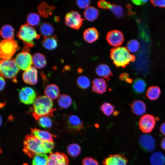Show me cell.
<instances>
[{
  "instance_id": "1",
  "label": "cell",
  "mask_w": 165,
  "mask_h": 165,
  "mask_svg": "<svg viewBox=\"0 0 165 165\" xmlns=\"http://www.w3.org/2000/svg\"><path fill=\"white\" fill-rule=\"evenodd\" d=\"M54 144L41 140L32 134L27 135L24 141L23 152L31 158L37 155L51 153Z\"/></svg>"
},
{
  "instance_id": "2",
  "label": "cell",
  "mask_w": 165,
  "mask_h": 165,
  "mask_svg": "<svg viewBox=\"0 0 165 165\" xmlns=\"http://www.w3.org/2000/svg\"><path fill=\"white\" fill-rule=\"evenodd\" d=\"M53 107L52 99L45 95L39 96L37 97L30 110L36 119L42 116H53V112L56 110Z\"/></svg>"
},
{
  "instance_id": "3",
  "label": "cell",
  "mask_w": 165,
  "mask_h": 165,
  "mask_svg": "<svg viewBox=\"0 0 165 165\" xmlns=\"http://www.w3.org/2000/svg\"><path fill=\"white\" fill-rule=\"evenodd\" d=\"M110 57L117 68H125L130 62L134 61L135 58L131 54L127 48L117 47L112 49Z\"/></svg>"
},
{
  "instance_id": "4",
  "label": "cell",
  "mask_w": 165,
  "mask_h": 165,
  "mask_svg": "<svg viewBox=\"0 0 165 165\" xmlns=\"http://www.w3.org/2000/svg\"><path fill=\"white\" fill-rule=\"evenodd\" d=\"M17 36L27 46L29 47L33 46L34 40L40 36L37 34L35 29L28 23L20 26Z\"/></svg>"
},
{
  "instance_id": "5",
  "label": "cell",
  "mask_w": 165,
  "mask_h": 165,
  "mask_svg": "<svg viewBox=\"0 0 165 165\" xmlns=\"http://www.w3.org/2000/svg\"><path fill=\"white\" fill-rule=\"evenodd\" d=\"M1 76L16 82V76L19 72V68L16 65L14 60L9 59L0 61Z\"/></svg>"
},
{
  "instance_id": "6",
  "label": "cell",
  "mask_w": 165,
  "mask_h": 165,
  "mask_svg": "<svg viewBox=\"0 0 165 165\" xmlns=\"http://www.w3.org/2000/svg\"><path fill=\"white\" fill-rule=\"evenodd\" d=\"M19 48L16 41L12 39L2 40L0 44V56L2 60L10 59Z\"/></svg>"
},
{
  "instance_id": "7",
  "label": "cell",
  "mask_w": 165,
  "mask_h": 165,
  "mask_svg": "<svg viewBox=\"0 0 165 165\" xmlns=\"http://www.w3.org/2000/svg\"><path fill=\"white\" fill-rule=\"evenodd\" d=\"M64 123L69 132H80L84 126L83 121L77 116L72 114L64 116Z\"/></svg>"
},
{
  "instance_id": "8",
  "label": "cell",
  "mask_w": 165,
  "mask_h": 165,
  "mask_svg": "<svg viewBox=\"0 0 165 165\" xmlns=\"http://www.w3.org/2000/svg\"><path fill=\"white\" fill-rule=\"evenodd\" d=\"M14 60L19 69L24 71L31 67L32 64V56L27 51L18 53Z\"/></svg>"
},
{
  "instance_id": "9",
  "label": "cell",
  "mask_w": 165,
  "mask_h": 165,
  "mask_svg": "<svg viewBox=\"0 0 165 165\" xmlns=\"http://www.w3.org/2000/svg\"><path fill=\"white\" fill-rule=\"evenodd\" d=\"M84 20L77 12L72 11L68 13L65 17V22L68 26L79 29L81 26Z\"/></svg>"
},
{
  "instance_id": "10",
  "label": "cell",
  "mask_w": 165,
  "mask_h": 165,
  "mask_svg": "<svg viewBox=\"0 0 165 165\" xmlns=\"http://www.w3.org/2000/svg\"><path fill=\"white\" fill-rule=\"evenodd\" d=\"M154 117L146 114L140 119L139 125L140 130L144 133L148 134L151 132L154 128L156 123Z\"/></svg>"
},
{
  "instance_id": "11",
  "label": "cell",
  "mask_w": 165,
  "mask_h": 165,
  "mask_svg": "<svg viewBox=\"0 0 165 165\" xmlns=\"http://www.w3.org/2000/svg\"><path fill=\"white\" fill-rule=\"evenodd\" d=\"M36 96V93L34 89L28 86L21 88L19 93L20 101L28 105L33 103L37 98Z\"/></svg>"
},
{
  "instance_id": "12",
  "label": "cell",
  "mask_w": 165,
  "mask_h": 165,
  "mask_svg": "<svg viewBox=\"0 0 165 165\" xmlns=\"http://www.w3.org/2000/svg\"><path fill=\"white\" fill-rule=\"evenodd\" d=\"M69 160L65 153L58 152H52L48 156L47 165H69Z\"/></svg>"
},
{
  "instance_id": "13",
  "label": "cell",
  "mask_w": 165,
  "mask_h": 165,
  "mask_svg": "<svg viewBox=\"0 0 165 165\" xmlns=\"http://www.w3.org/2000/svg\"><path fill=\"white\" fill-rule=\"evenodd\" d=\"M106 40L110 45L116 47H119L122 44L124 41V37L121 31L114 30L108 32Z\"/></svg>"
},
{
  "instance_id": "14",
  "label": "cell",
  "mask_w": 165,
  "mask_h": 165,
  "mask_svg": "<svg viewBox=\"0 0 165 165\" xmlns=\"http://www.w3.org/2000/svg\"><path fill=\"white\" fill-rule=\"evenodd\" d=\"M128 161L122 154L109 155L102 161L104 165H127Z\"/></svg>"
},
{
  "instance_id": "15",
  "label": "cell",
  "mask_w": 165,
  "mask_h": 165,
  "mask_svg": "<svg viewBox=\"0 0 165 165\" xmlns=\"http://www.w3.org/2000/svg\"><path fill=\"white\" fill-rule=\"evenodd\" d=\"M139 144L142 149L147 152H151L155 149L156 142L151 135L145 134L141 135L139 139Z\"/></svg>"
},
{
  "instance_id": "16",
  "label": "cell",
  "mask_w": 165,
  "mask_h": 165,
  "mask_svg": "<svg viewBox=\"0 0 165 165\" xmlns=\"http://www.w3.org/2000/svg\"><path fill=\"white\" fill-rule=\"evenodd\" d=\"M22 77L25 83L31 85L36 84L38 81V71L36 68L34 66L31 67L24 72Z\"/></svg>"
},
{
  "instance_id": "17",
  "label": "cell",
  "mask_w": 165,
  "mask_h": 165,
  "mask_svg": "<svg viewBox=\"0 0 165 165\" xmlns=\"http://www.w3.org/2000/svg\"><path fill=\"white\" fill-rule=\"evenodd\" d=\"M92 90L94 93L102 94L107 90L108 85L103 79H94L92 81Z\"/></svg>"
},
{
  "instance_id": "18",
  "label": "cell",
  "mask_w": 165,
  "mask_h": 165,
  "mask_svg": "<svg viewBox=\"0 0 165 165\" xmlns=\"http://www.w3.org/2000/svg\"><path fill=\"white\" fill-rule=\"evenodd\" d=\"M96 74L98 76L109 81L113 76L112 72L109 67L107 64H102L96 68Z\"/></svg>"
},
{
  "instance_id": "19",
  "label": "cell",
  "mask_w": 165,
  "mask_h": 165,
  "mask_svg": "<svg viewBox=\"0 0 165 165\" xmlns=\"http://www.w3.org/2000/svg\"><path fill=\"white\" fill-rule=\"evenodd\" d=\"M31 130L32 134L38 138L43 141L53 142V136L48 131L36 128H31Z\"/></svg>"
},
{
  "instance_id": "20",
  "label": "cell",
  "mask_w": 165,
  "mask_h": 165,
  "mask_svg": "<svg viewBox=\"0 0 165 165\" xmlns=\"http://www.w3.org/2000/svg\"><path fill=\"white\" fill-rule=\"evenodd\" d=\"M46 96L52 99H56L59 97L60 90L59 87L55 84H50L47 85L44 90Z\"/></svg>"
},
{
  "instance_id": "21",
  "label": "cell",
  "mask_w": 165,
  "mask_h": 165,
  "mask_svg": "<svg viewBox=\"0 0 165 165\" xmlns=\"http://www.w3.org/2000/svg\"><path fill=\"white\" fill-rule=\"evenodd\" d=\"M131 110L134 114L141 116L146 111V106L145 103L141 100L134 101L130 105Z\"/></svg>"
},
{
  "instance_id": "22",
  "label": "cell",
  "mask_w": 165,
  "mask_h": 165,
  "mask_svg": "<svg viewBox=\"0 0 165 165\" xmlns=\"http://www.w3.org/2000/svg\"><path fill=\"white\" fill-rule=\"evenodd\" d=\"M99 37L97 30L95 28H90L86 29L83 32L84 40L89 43H92L96 41Z\"/></svg>"
},
{
  "instance_id": "23",
  "label": "cell",
  "mask_w": 165,
  "mask_h": 165,
  "mask_svg": "<svg viewBox=\"0 0 165 165\" xmlns=\"http://www.w3.org/2000/svg\"><path fill=\"white\" fill-rule=\"evenodd\" d=\"M146 84L145 80L141 78H137L133 82L132 84V90L133 92L137 94L143 93L146 88Z\"/></svg>"
},
{
  "instance_id": "24",
  "label": "cell",
  "mask_w": 165,
  "mask_h": 165,
  "mask_svg": "<svg viewBox=\"0 0 165 165\" xmlns=\"http://www.w3.org/2000/svg\"><path fill=\"white\" fill-rule=\"evenodd\" d=\"M32 64L35 67L37 68H41L44 67L46 64V58L42 54L37 53L32 56Z\"/></svg>"
},
{
  "instance_id": "25",
  "label": "cell",
  "mask_w": 165,
  "mask_h": 165,
  "mask_svg": "<svg viewBox=\"0 0 165 165\" xmlns=\"http://www.w3.org/2000/svg\"><path fill=\"white\" fill-rule=\"evenodd\" d=\"M152 165H164L165 156L160 152H156L152 153L149 158Z\"/></svg>"
},
{
  "instance_id": "26",
  "label": "cell",
  "mask_w": 165,
  "mask_h": 165,
  "mask_svg": "<svg viewBox=\"0 0 165 165\" xmlns=\"http://www.w3.org/2000/svg\"><path fill=\"white\" fill-rule=\"evenodd\" d=\"M99 11L96 8L90 6L86 9L84 15L86 19L90 22L95 20L99 15Z\"/></svg>"
},
{
  "instance_id": "27",
  "label": "cell",
  "mask_w": 165,
  "mask_h": 165,
  "mask_svg": "<svg viewBox=\"0 0 165 165\" xmlns=\"http://www.w3.org/2000/svg\"><path fill=\"white\" fill-rule=\"evenodd\" d=\"M161 90L160 88L158 86H153L148 88L146 95L149 100H156L159 98Z\"/></svg>"
},
{
  "instance_id": "28",
  "label": "cell",
  "mask_w": 165,
  "mask_h": 165,
  "mask_svg": "<svg viewBox=\"0 0 165 165\" xmlns=\"http://www.w3.org/2000/svg\"><path fill=\"white\" fill-rule=\"evenodd\" d=\"M14 29L10 25H3L0 30V34L4 39H12L14 37Z\"/></svg>"
},
{
  "instance_id": "29",
  "label": "cell",
  "mask_w": 165,
  "mask_h": 165,
  "mask_svg": "<svg viewBox=\"0 0 165 165\" xmlns=\"http://www.w3.org/2000/svg\"><path fill=\"white\" fill-rule=\"evenodd\" d=\"M72 100L71 97L66 94H62L58 98L57 103L62 108H67L72 105Z\"/></svg>"
},
{
  "instance_id": "30",
  "label": "cell",
  "mask_w": 165,
  "mask_h": 165,
  "mask_svg": "<svg viewBox=\"0 0 165 165\" xmlns=\"http://www.w3.org/2000/svg\"><path fill=\"white\" fill-rule=\"evenodd\" d=\"M42 44L46 49L52 50L56 48L57 42L54 37H46L42 40Z\"/></svg>"
},
{
  "instance_id": "31",
  "label": "cell",
  "mask_w": 165,
  "mask_h": 165,
  "mask_svg": "<svg viewBox=\"0 0 165 165\" xmlns=\"http://www.w3.org/2000/svg\"><path fill=\"white\" fill-rule=\"evenodd\" d=\"M81 151L80 146L76 143L70 144L67 147V152L72 157L78 156L80 154Z\"/></svg>"
},
{
  "instance_id": "32",
  "label": "cell",
  "mask_w": 165,
  "mask_h": 165,
  "mask_svg": "<svg viewBox=\"0 0 165 165\" xmlns=\"http://www.w3.org/2000/svg\"><path fill=\"white\" fill-rule=\"evenodd\" d=\"M115 106L108 102H104L100 107V110L103 113L108 116L112 114L114 115L116 111H114Z\"/></svg>"
},
{
  "instance_id": "33",
  "label": "cell",
  "mask_w": 165,
  "mask_h": 165,
  "mask_svg": "<svg viewBox=\"0 0 165 165\" xmlns=\"http://www.w3.org/2000/svg\"><path fill=\"white\" fill-rule=\"evenodd\" d=\"M48 157L46 154L37 155L33 158L32 165H47Z\"/></svg>"
},
{
  "instance_id": "34",
  "label": "cell",
  "mask_w": 165,
  "mask_h": 165,
  "mask_svg": "<svg viewBox=\"0 0 165 165\" xmlns=\"http://www.w3.org/2000/svg\"><path fill=\"white\" fill-rule=\"evenodd\" d=\"M40 30L42 35L45 37H49L53 33L54 28L51 24L45 22L40 25Z\"/></svg>"
},
{
  "instance_id": "35",
  "label": "cell",
  "mask_w": 165,
  "mask_h": 165,
  "mask_svg": "<svg viewBox=\"0 0 165 165\" xmlns=\"http://www.w3.org/2000/svg\"><path fill=\"white\" fill-rule=\"evenodd\" d=\"M76 82L78 86L82 89H87L90 87V84L89 78L84 75L78 77L76 79Z\"/></svg>"
},
{
  "instance_id": "36",
  "label": "cell",
  "mask_w": 165,
  "mask_h": 165,
  "mask_svg": "<svg viewBox=\"0 0 165 165\" xmlns=\"http://www.w3.org/2000/svg\"><path fill=\"white\" fill-rule=\"evenodd\" d=\"M39 125L45 128H49L52 126V122L49 116H44L39 117L36 119Z\"/></svg>"
},
{
  "instance_id": "37",
  "label": "cell",
  "mask_w": 165,
  "mask_h": 165,
  "mask_svg": "<svg viewBox=\"0 0 165 165\" xmlns=\"http://www.w3.org/2000/svg\"><path fill=\"white\" fill-rule=\"evenodd\" d=\"M27 20L28 23L31 26H36L38 25L40 20L39 15L35 13H31L27 16Z\"/></svg>"
},
{
  "instance_id": "38",
  "label": "cell",
  "mask_w": 165,
  "mask_h": 165,
  "mask_svg": "<svg viewBox=\"0 0 165 165\" xmlns=\"http://www.w3.org/2000/svg\"><path fill=\"white\" fill-rule=\"evenodd\" d=\"M139 46V42L136 39H133L127 42V48L130 52L134 53L138 51Z\"/></svg>"
},
{
  "instance_id": "39",
  "label": "cell",
  "mask_w": 165,
  "mask_h": 165,
  "mask_svg": "<svg viewBox=\"0 0 165 165\" xmlns=\"http://www.w3.org/2000/svg\"><path fill=\"white\" fill-rule=\"evenodd\" d=\"M109 9L117 17H122L123 15V8L120 6L112 4Z\"/></svg>"
},
{
  "instance_id": "40",
  "label": "cell",
  "mask_w": 165,
  "mask_h": 165,
  "mask_svg": "<svg viewBox=\"0 0 165 165\" xmlns=\"http://www.w3.org/2000/svg\"><path fill=\"white\" fill-rule=\"evenodd\" d=\"M82 165H99L98 161L91 157H86L82 159Z\"/></svg>"
},
{
  "instance_id": "41",
  "label": "cell",
  "mask_w": 165,
  "mask_h": 165,
  "mask_svg": "<svg viewBox=\"0 0 165 165\" xmlns=\"http://www.w3.org/2000/svg\"><path fill=\"white\" fill-rule=\"evenodd\" d=\"M90 1L89 0H79L76 1L77 6L80 8L84 9L87 8L89 7Z\"/></svg>"
},
{
  "instance_id": "42",
  "label": "cell",
  "mask_w": 165,
  "mask_h": 165,
  "mask_svg": "<svg viewBox=\"0 0 165 165\" xmlns=\"http://www.w3.org/2000/svg\"><path fill=\"white\" fill-rule=\"evenodd\" d=\"M112 4L109 2L105 0H100L97 2V6L98 7L101 9H109L111 6Z\"/></svg>"
},
{
  "instance_id": "43",
  "label": "cell",
  "mask_w": 165,
  "mask_h": 165,
  "mask_svg": "<svg viewBox=\"0 0 165 165\" xmlns=\"http://www.w3.org/2000/svg\"><path fill=\"white\" fill-rule=\"evenodd\" d=\"M119 78L120 80L125 81L128 83H131L133 82L132 79L130 78L129 74L127 73H123L121 74Z\"/></svg>"
},
{
  "instance_id": "44",
  "label": "cell",
  "mask_w": 165,
  "mask_h": 165,
  "mask_svg": "<svg viewBox=\"0 0 165 165\" xmlns=\"http://www.w3.org/2000/svg\"><path fill=\"white\" fill-rule=\"evenodd\" d=\"M151 2L154 6L165 7V0H151Z\"/></svg>"
},
{
  "instance_id": "45",
  "label": "cell",
  "mask_w": 165,
  "mask_h": 165,
  "mask_svg": "<svg viewBox=\"0 0 165 165\" xmlns=\"http://www.w3.org/2000/svg\"><path fill=\"white\" fill-rule=\"evenodd\" d=\"M132 2L134 4L137 5H142L146 3L148 0H132Z\"/></svg>"
},
{
  "instance_id": "46",
  "label": "cell",
  "mask_w": 165,
  "mask_h": 165,
  "mask_svg": "<svg viewBox=\"0 0 165 165\" xmlns=\"http://www.w3.org/2000/svg\"><path fill=\"white\" fill-rule=\"evenodd\" d=\"M0 90L1 91L3 90L6 85V82L4 78L3 77L1 76H0Z\"/></svg>"
},
{
  "instance_id": "47",
  "label": "cell",
  "mask_w": 165,
  "mask_h": 165,
  "mask_svg": "<svg viewBox=\"0 0 165 165\" xmlns=\"http://www.w3.org/2000/svg\"><path fill=\"white\" fill-rule=\"evenodd\" d=\"M160 130L162 134L165 136V122L161 124L160 127Z\"/></svg>"
},
{
  "instance_id": "48",
  "label": "cell",
  "mask_w": 165,
  "mask_h": 165,
  "mask_svg": "<svg viewBox=\"0 0 165 165\" xmlns=\"http://www.w3.org/2000/svg\"><path fill=\"white\" fill-rule=\"evenodd\" d=\"M162 148L165 151V137L163 138L161 141L160 144Z\"/></svg>"
},
{
  "instance_id": "49",
  "label": "cell",
  "mask_w": 165,
  "mask_h": 165,
  "mask_svg": "<svg viewBox=\"0 0 165 165\" xmlns=\"http://www.w3.org/2000/svg\"><path fill=\"white\" fill-rule=\"evenodd\" d=\"M2 117L1 116L0 117V125L1 126L2 125Z\"/></svg>"
}]
</instances>
